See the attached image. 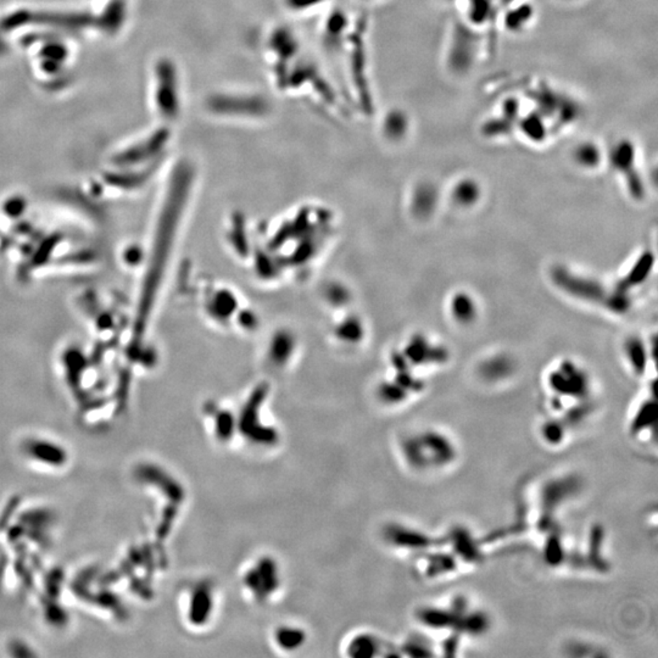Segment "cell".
<instances>
[{"label":"cell","instance_id":"30bf717a","mask_svg":"<svg viewBox=\"0 0 658 658\" xmlns=\"http://www.w3.org/2000/svg\"><path fill=\"white\" fill-rule=\"evenodd\" d=\"M634 160L635 151L631 143H620L612 151V164L616 170H618V172L620 171L625 175L631 197L642 199L645 194V189L642 177L634 169Z\"/></svg>","mask_w":658,"mask_h":658},{"label":"cell","instance_id":"9c48e42d","mask_svg":"<svg viewBox=\"0 0 658 658\" xmlns=\"http://www.w3.org/2000/svg\"><path fill=\"white\" fill-rule=\"evenodd\" d=\"M444 543L449 545L450 552L463 565H480L484 559L480 544L465 526L452 528L445 537Z\"/></svg>","mask_w":658,"mask_h":658},{"label":"cell","instance_id":"6da1fadb","mask_svg":"<svg viewBox=\"0 0 658 658\" xmlns=\"http://www.w3.org/2000/svg\"><path fill=\"white\" fill-rule=\"evenodd\" d=\"M399 450L406 466L417 473L444 471L459 459L454 439L438 429L407 434L401 439Z\"/></svg>","mask_w":658,"mask_h":658},{"label":"cell","instance_id":"2e32d148","mask_svg":"<svg viewBox=\"0 0 658 658\" xmlns=\"http://www.w3.org/2000/svg\"><path fill=\"white\" fill-rule=\"evenodd\" d=\"M656 423H657V405H656V401L648 399L642 402L640 407L637 409L635 416L631 419V435L642 437V433L646 430H653L655 433Z\"/></svg>","mask_w":658,"mask_h":658},{"label":"cell","instance_id":"ba28073f","mask_svg":"<svg viewBox=\"0 0 658 658\" xmlns=\"http://www.w3.org/2000/svg\"><path fill=\"white\" fill-rule=\"evenodd\" d=\"M459 565L460 562L450 551L434 548L418 554L416 568L426 581H437L455 574Z\"/></svg>","mask_w":658,"mask_h":658},{"label":"cell","instance_id":"4316f807","mask_svg":"<svg viewBox=\"0 0 658 658\" xmlns=\"http://www.w3.org/2000/svg\"><path fill=\"white\" fill-rule=\"evenodd\" d=\"M574 159L585 169H594L600 164L601 155L598 149L594 144H583L579 145L574 153Z\"/></svg>","mask_w":658,"mask_h":658},{"label":"cell","instance_id":"cb8c5ba5","mask_svg":"<svg viewBox=\"0 0 658 658\" xmlns=\"http://www.w3.org/2000/svg\"><path fill=\"white\" fill-rule=\"evenodd\" d=\"M544 555H545V562L552 567L562 565L565 562V550L562 544V539L555 534L554 529L548 533Z\"/></svg>","mask_w":658,"mask_h":658},{"label":"cell","instance_id":"5b68a950","mask_svg":"<svg viewBox=\"0 0 658 658\" xmlns=\"http://www.w3.org/2000/svg\"><path fill=\"white\" fill-rule=\"evenodd\" d=\"M383 539L396 551L422 554L430 548H439L440 540L413 526L393 523L384 528Z\"/></svg>","mask_w":658,"mask_h":658},{"label":"cell","instance_id":"7a4b0ae2","mask_svg":"<svg viewBox=\"0 0 658 658\" xmlns=\"http://www.w3.org/2000/svg\"><path fill=\"white\" fill-rule=\"evenodd\" d=\"M551 277L561 291L583 302L602 305L618 313H624L631 306V300L626 291H620L618 288L617 291H607L606 287L598 280L574 273L562 266L555 267Z\"/></svg>","mask_w":658,"mask_h":658},{"label":"cell","instance_id":"e0dca14e","mask_svg":"<svg viewBox=\"0 0 658 658\" xmlns=\"http://www.w3.org/2000/svg\"><path fill=\"white\" fill-rule=\"evenodd\" d=\"M605 548V531L601 526H596L592 531V535L589 537V550H587V563L590 565L592 570L598 572H606L609 570V561H606L603 556Z\"/></svg>","mask_w":658,"mask_h":658},{"label":"cell","instance_id":"5bb4252c","mask_svg":"<svg viewBox=\"0 0 658 658\" xmlns=\"http://www.w3.org/2000/svg\"><path fill=\"white\" fill-rule=\"evenodd\" d=\"M491 628L490 616L482 609H468L459 617L455 631L461 635H485Z\"/></svg>","mask_w":658,"mask_h":658},{"label":"cell","instance_id":"52a82bcc","mask_svg":"<svg viewBox=\"0 0 658 658\" xmlns=\"http://www.w3.org/2000/svg\"><path fill=\"white\" fill-rule=\"evenodd\" d=\"M548 387L559 396H570L583 400L589 393V379L576 365L565 363L550 374Z\"/></svg>","mask_w":658,"mask_h":658},{"label":"cell","instance_id":"603a6c76","mask_svg":"<svg viewBox=\"0 0 658 658\" xmlns=\"http://www.w3.org/2000/svg\"><path fill=\"white\" fill-rule=\"evenodd\" d=\"M565 656L576 658L607 657L609 653L592 642H570L565 645Z\"/></svg>","mask_w":658,"mask_h":658},{"label":"cell","instance_id":"ac0fdd59","mask_svg":"<svg viewBox=\"0 0 658 658\" xmlns=\"http://www.w3.org/2000/svg\"><path fill=\"white\" fill-rule=\"evenodd\" d=\"M513 371V362L510 357L494 356L484 361L480 366V374L489 382H499L510 377Z\"/></svg>","mask_w":658,"mask_h":658},{"label":"cell","instance_id":"277c9868","mask_svg":"<svg viewBox=\"0 0 658 658\" xmlns=\"http://www.w3.org/2000/svg\"><path fill=\"white\" fill-rule=\"evenodd\" d=\"M581 490V479L576 476H563L546 482L540 494L543 515H540L537 520L539 529L546 532L555 526L554 515L556 511L573 499Z\"/></svg>","mask_w":658,"mask_h":658},{"label":"cell","instance_id":"d6986e66","mask_svg":"<svg viewBox=\"0 0 658 658\" xmlns=\"http://www.w3.org/2000/svg\"><path fill=\"white\" fill-rule=\"evenodd\" d=\"M653 265V254H650V252L644 254L642 258H639L635 265L631 267V272L625 276L624 280L620 282L618 289L628 291L636 285L642 284V282L646 280L647 276L651 272Z\"/></svg>","mask_w":658,"mask_h":658},{"label":"cell","instance_id":"ffe728a7","mask_svg":"<svg viewBox=\"0 0 658 658\" xmlns=\"http://www.w3.org/2000/svg\"><path fill=\"white\" fill-rule=\"evenodd\" d=\"M480 186L473 180H463L452 189V200L461 208H471L479 202Z\"/></svg>","mask_w":658,"mask_h":658},{"label":"cell","instance_id":"8fae6325","mask_svg":"<svg viewBox=\"0 0 658 658\" xmlns=\"http://www.w3.org/2000/svg\"><path fill=\"white\" fill-rule=\"evenodd\" d=\"M415 616L423 628L434 631H454L459 620L452 609L440 606H422Z\"/></svg>","mask_w":658,"mask_h":658},{"label":"cell","instance_id":"d4e9b609","mask_svg":"<svg viewBox=\"0 0 658 658\" xmlns=\"http://www.w3.org/2000/svg\"><path fill=\"white\" fill-rule=\"evenodd\" d=\"M400 651V656H407V657H432L435 656L433 648L429 645V642H426L421 637H409L400 648H396Z\"/></svg>","mask_w":658,"mask_h":658},{"label":"cell","instance_id":"9a60e30c","mask_svg":"<svg viewBox=\"0 0 658 658\" xmlns=\"http://www.w3.org/2000/svg\"><path fill=\"white\" fill-rule=\"evenodd\" d=\"M450 313L461 324H470L477 318L478 307L474 299L465 291H459L450 300Z\"/></svg>","mask_w":658,"mask_h":658},{"label":"cell","instance_id":"4fadbf2b","mask_svg":"<svg viewBox=\"0 0 658 658\" xmlns=\"http://www.w3.org/2000/svg\"><path fill=\"white\" fill-rule=\"evenodd\" d=\"M272 640L276 647L280 651L288 653H296L305 646L307 642V633L296 625H278L272 633Z\"/></svg>","mask_w":658,"mask_h":658},{"label":"cell","instance_id":"8992f818","mask_svg":"<svg viewBox=\"0 0 658 658\" xmlns=\"http://www.w3.org/2000/svg\"><path fill=\"white\" fill-rule=\"evenodd\" d=\"M208 581L195 583L188 590L186 605V620L194 628H204L211 622L216 609V592Z\"/></svg>","mask_w":658,"mask_h":658},{"label":"cell","instance_id":"484cf974","mask_svg":"<svg viewBox=\"0 0 658 658\" xmlns=\"http://www.w3.org/2000/svg\"><path fill=\"white\" fill-rule=\"evenodd\" d=\"M438 191L433 186H422L418 189V211L422 216L432 214L438 205Z\"/></svg>","mask_w":658,"mask_h":658},{"label":"cell","instance_id":"3957f363","mask_svg":"<svg viewBox=\"0 0 658 658\" xmlns=\"http://www.w3.org/2000/svg\"><path fill=\"white\" fill-rule=\"evenodd\" d=\"M280 565L276 559L263 556L244 570L241 584L249 598L256 603L269 602L280 592Z\"/></svg>","mask_w":658,"mask_h":658},{"label":"cell","instance_id":"7c38bea8","mask_svg":"<svg viewBox=\"0 0 658 658\" xmlns=\"http://www.w3.org/2000/svg\"><path fill=\"white\" fill-rule=\"evenodd\" d=\"M384 647L383 642L372 633H355L345 642V655L355 658L385 656Z\"/></svg>","mask_w":658,"mask_h":658},{"label":"cell","instance_id":"44dd1931","mask_svg":"<svg viewBox=\"0 0 658 658\" xmlns=\"http://www.w3.org/2000/svg\"><path fill=\"white\" fill-rule=\"evenodd\" d=\"M625 355L631 363L633 371L642 376L646 371L647 351L645 344L637 338H631L625 343Z\"/></svg>","mask_w":658,"mask_h":658},{"label":"cell","instance_id":"7402d4cb","mask_svg":"<svg viewBox=\"0 0 658 658\" xmlns=\"http://www.w3.org/2000/svg\"><path fill=\"white\" fill-rule=\"evenodd\" d=\"M540 438L545 445L551 448L561 446L567 438V424L559 419H548L540 428Z\"/></svg>","mask_w":658,"mask_h":658}]
</instances>
